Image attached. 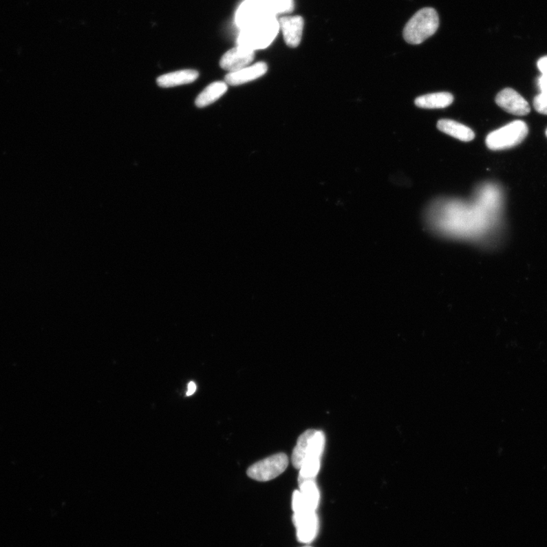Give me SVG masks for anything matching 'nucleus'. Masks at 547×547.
Listing matches in <instances>:
<instances>
[{"label":"nucleus","mask_w":547,"mask_h":547,"mask_svg":"<svg viewBox=\"0 0 547 547\" xmlns=\"http://www.w3.org/2000/svg\"><path fill=\"white\" fill-rule=\"evenodd\" d=\"M475 202H449L428 211L427 226L436 235L480 246L492 245L504 231L502 200L497 191L479 194Z\"/></svg>","instance_id":"obj_1"},{"label":"nucleus","mask_w":547,"mask_h":547,"mask_svg":"<svg viewBox=\"0 0 547 547\" xmlns=\"http://www.w3.org/2000/svg\"><path fill=\"white\" fill-rule=\"evenodd\" d=\"M279 29V21L275 17L259 21L242 29L237 45L253 51L265 49L274 41Z\"/></svg>","instance_id":"obj_2"},{"label":"nucleus","mask_w":547,"mask_h":547,"mask_svg":"<svg viewBox=\"0 0 547 547\" xmlns=\"http://www.w3.org/2000/svg\"><path fill=\"white\" fill-rule=\"evenodd\" d=\"M440 26V19L433 8H424L416 12L408 21L403 32L405 40L411 45H420L432 36Z\"/></svg>","instance_id":"obj_3"},{"label":"nucleus","mask_w":547,"mask_h":547,"mask_svg":"<svg viewBox=\"0 0 547 547\" xmlns=\"http://www.w3.org/2000/svg\"><path fill=\"white\" fill-rule=\"evenodd\" d=\"M528 132L526 122L515 120L489 134L486 144L489 149L493 151L508 149L521 144L528 136Z\"/></svg>","instance_id":"obj_4"},{"label":"nucleus","mask_w":547,"mask_h":547,"mask_svg":"<svg viewBox=\"0 0 547 547\" xmlns=\"http://www.w3.org/2000/svg\"><path fill=\"white\" fill-rule=\"evenodd\" d=\"M288 462L286 454H275L250 466L247 470V475L260 482H266L278 478L286 471Z\"/></svg>","instance_id":"obj_5"},{"label":"nucleus","mask_w":547,"mask_h":547,"mask_svg":"<svg viewBox=\"0 0 547 547\" xmlns=\"http://www.w3.org/2000/svg\"><path fill=\"white\" fill-rule=\"evenodd\" d=\"M275 17L264 0H245L237 11L236 23L242 29L259 21Z\"/></svg>","instance_id":"obj_6"},{"label":"nucleus","mask_w":547,"mask_h":547,"mask_svg":"<svg viewBox=\"0 0 547 547\" xmlns=\"http://www.w3.org/2000/svg\"><path fill=\"white\" fill-rule=\"evenodd\" d=\"M293 522L299 541L310 544L314 541L319 530V519L316 511L296 513L293 516Z\"/></svg>","instance_id":"obj_7"},{"label":"nucleus","mask_w":547,"mask_h":547,"mask_svg":"<svg viewBox=\"0 0 547 547\" xmlns=\"http://www.w3.org/2000/svg\"><path fill=\"white\" fill-rule=\"evenodd\" d=\"M495 103L505 111L513 115L525 116L530 112L528 102L519 92L510 87L497 94Z\"/></svg>","instance_id":"obj_8"},{"label":"nucleus","mask_w":547,"mask_h":547,"mask_svg":"<svg viewBox=\"0 0 547 547\" xmlns=\"http://www.w3.org/2000/svg\"><path fill=\"white\" fill-rule=\"evenodd\" d=\"M255 51L237 46L228 51L222 58L220 65L223 69L230 72L249 67L253 61Z\"/></svg>","instance_id":"obj_9"},{"label":"nucleus","mask_w":547,"mask_h":547,"mask_svg":"<svg viewBox=\"0 0 547 547\" xmlns=\"http://www.w3.org/2000/svg\"><path fill=\"white\" fill-rule=\"evenodd\" d=\"M284 41L290 47H297L300 45L303 31V19L301 17H286L279 21Z\"/></svg>","instance_id":"obj_10"},{"label":"nucleus","mask_w":547,"mask_h":547,"mask_svg":"<svg viewBox=\"0 0 547 547\" xmlns=\"http://www.w3.org/2000/svg\"><path fill=\"white\" fill-rule=\"evenodd\" d=\"M267 70V64L264 62H259L242 69L229 72L225 76V83L233 86L250 83L264 76Z\"/></svg>","instance_id":"obj_11"},{"label":"nucleus","mask_w":547,"mask_h":547,"mask_svg":"<svg viewBox=\"0 0 547 547\" xmlns=\"http://www.w3.org/2000/svg\"><path fill=\"white\" fill-rule=\"evenodd\" d=\"M199 77V72L193 69H185L167 73L157 79L160 87H173L193 83Z\"/></svg>","instance_id":"obj_12"},{"label":"nucleus","mask_w":547,"mask_h":547,"mask_svg":"<svg viewBox=\"0 0 547 547\" xmlns=\"http://www.w3.org/2000/svg\"><path fill=\"white\" fill-rule=\"evenodd\" d=\"M437 128L441 132L462 142H471L475 138V134H474L472 129L454 120H440L437 123Z\"/></svg>","instance_id":"obj_13"},{"label":"nucleus","mask_w":547,"mask_h":547,"mask_svg":"<svg viewBox=\"0 0 547 547\" xmlns=\"http://www.w3.org/2000/svg\"><path fill=\"white\" fill-rule=\"evenodd\" d=\"M454 97L449 92H439L425 94L416 98L415 105L420 108L442 109L450 106Z\"/></svg>","instance_id":"obj_14"},{"label":"nucleus","mask_w":547,"mask_h":547,"mask_svg":"<svg viewBox=\"0 0 547 547\" xmlns=\"http://www.w3.org/2000/svg\"><path fill=\"white\" fill-rule=\"evenodd\" d=\"M316 432L315 429H308L298 438L293 454H292V463L295 469H301L305 458L309 454L311 441Z\"/></svg>","instance_id":"obj_15"},{"label":"nucleus","mask_w":547,"mask_h":547,"mask_svg":"<svg viewBox=\"0 0 547 547\" xmlns=\"http://www.w3.org/2000/svg\"><path fill=\"white\" fill-rule=\"evenodd\" d=\"M228 90V84L216 82L206 87L195 100V105L200 108L206 107L220 98Z\"/></svg>","instance_id":"obj_16"},{"label":"nucleus","mask_w":547,"mask_h":547,"mask_svg":"<svg viewBox=\"0 0 547 547\" xmlns=\"http://www.w3.org/2000/svg\"><path fill=\"white\" fill-rule=\"evenodd\" d=\"M299 485L306 506L310 510L316 511L319 506L320 495L315 480H306Z\"/></svg>","instance_id":"obj_17"},{"label":"nucleus","mask_w":547,"mask_h":547,"mask_svg":"<svg viewBox=\"0 0 547 547\" xmlns=\"http://www.w3.org/2000/svg\"><path fill=\"white\" fill-rule=\"evenodd\" d=\"M320 458L308 457L301 468L300 476L298 478L299 484L306 480H315L320 469Z\"/></svg>","instance_id":"obj_18"},{"label":"nucleus","mask_w":547,"mask_h":547,"mask_svg":"<svg viewBox=\"0 0 547 547\" xmlns=\"http://www.w3.org/2000/svg\"><path fill=\"white\" fill-rule=\"evenodd\" d=\"M274 14L290 12L294 9L293 0H264Z\"/></svg>","instance_id":"obj_19"},{"label":"nucleus","mask_w":547,"mask_h":547,"mask_svg":"<svg viewBox=\"0 0 547 547\" xmlns=\"http://www.w3.org/2000/svg\"><path fill=\"white\" fill-rule=\"evenodd\" d=\"M292 508H293L294 513L305 512V511H312L310 510L308 506H306L303 498V495L300 491H295L293 494V499H292Z\"/></svg>","instance_id":"obj_20"},{"label":"nucleus","mask_w":547,"mask_h":547,"mask_svg":"<svg viewBox=\"0 0 547 547\" xmlns=\"http://www.w3.org/2000/svg\"><path fill=\"white\" fill-rule=\"evenodd\" d=\"M534 107L536 111L541 114L547 115V96L539 94L534 99Z\"/></svg>","instance_id":"obj_21"},{"label":"nucleus","mask_w":547,"mask_h":547,"mask_svg":"<svg viewBox=\"0 0 547 547\" xmlns=\"http://www.w3.org/2000/svg\"><path fill=\"white\" fill-rule=\"evenodd\" d=\"M537 86L541 93L547 96V75L542 74L537 78Z\"/></svg>","instance_id":"obj_22"},{"label":"nucleus","mask_w":547,"mask_h":547,"mask_svg":"<svg viewBox=\"0 0 547 547\" xmlns=\"http://www.w3.org/2000/svg\"><path fill=\"white\" fill-rule=\"evenodd\" d=\"M537 68L542 74L547 75V56L541 58L537 62Z\"/></svg>","instance_id":"obj_23"},{"label":"nucleus","mask_w":547,"mask_h":547,"mask_svg":"<svg viewBox=\"0 0 547 547\" xmlns=\"http://www.w3.org/2000/svg\"><path fill=\"white\" fill-rule=\"evenodd\" d=\"M195 391H196V385H195V383H193V382L189 383V385H188L186 396H191L193 395V394L195 393Z\"/></svg>","instance_id":"obj_24"},{"label":"nucleus","mask_w":547,"mask_h":547,"mask_svg":"<svg viewBox=\"0 0 547 547\" xmlns=\"http://www.w3.org/2000/svg\"><path fill=\"white\" fill-rule=\"evenodd\" d=\"M546 137H547V129H546Z\"/></svg>","instance_id":"obj_25"},{"label":"nucleus","mask_w":547,"mask_h":547,"mask_svg":"<svg viewBox=\"0 0 547 547\" xmlns=\"http://www.w3.org/2000/svg\"><path fill=\"white\" fill-rule=\"evenodd\" d=\"M303 547H312V546H303Z\"/></svg>","instance_id":"obj_26"}]
</instances>
